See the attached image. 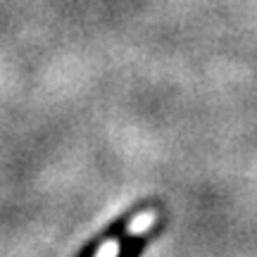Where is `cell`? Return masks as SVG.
<instances>
[{
	"label": "cell",
	"instance_id": "6da1fadb",
	"mask_svg": "<svg viewBox=\"0 0 257 257\" xmlns=\"http://www.w3.org/2000/svg\"><path fill=\"white\" fill-rule=\"evenodd\" d=\"M155 221H157V212H155V210H146V212H141V214H136L134 219L128 221V226H126V236H128V238H136V236H143L146 231H150L153 226H155Z\"/></svg>",
	"mask_w": 257,
	"mask_h": 257
},
{
	"label": "cell",
	"instance_id": "7a4b0ae2",
	"mask_svg": "<svg viewBox=\"0 0 257 257\" xmlns=\"http://www.w3.org/2000/svg\"><path fill=\"white\" fill-rule=\"evenodd\" d=\"M119 252H121V243L117 238H110L98 248L95 257H119Z\"/></svg>",
	"mask_w": 257,
	"mask_h": 257
}]
</instances>
